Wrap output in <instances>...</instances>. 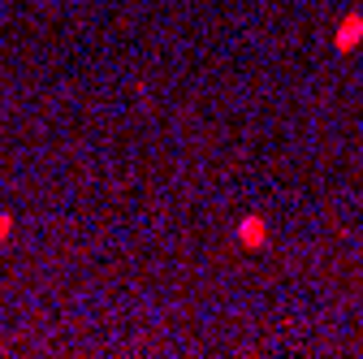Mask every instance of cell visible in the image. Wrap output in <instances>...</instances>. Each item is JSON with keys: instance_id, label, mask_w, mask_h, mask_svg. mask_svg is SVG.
Instances as JSON below:
<instances>
[{"instance_id": "obj_1", "label": "cell", "mask_w": 363, "mask_h": 359, "mask_svg": "<svg viewBox=\"0 0 363 359\" xmlns=\"http://www.w3.org/2000/svg\"><path fill=\"white\" fill-rule=\"evenodd\" d=\"M238 243H242V251H264L272 243V226H268L259 212H247L238 221Z\"/></svg>"}, {"instance_id": "obj_2", "label": "cell", "mask_w": 363, "mask_h": 359, "mask_svg": "<svg viewBox=\"0 0 363 359\" xmlns=\"http://www.w3.org/2000/svg\"><path fill=\"white\" fill-rule=\"evenodd\" d=\"M333 43H337V53H354L359 43H363V13H359V9H350L346 18H337Z\"/></svg>"}]
</instances>
